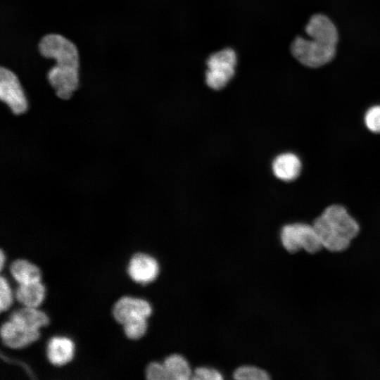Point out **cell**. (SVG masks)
I'll use <instances>...</instances> for the list:
<instances>
[{"label": "cell", "instance_id": "cell-1", "mask_svg": "<svg viewBox=\"0 0 380 380\" xmlns=\"http://www.w3.org/2000/svg\"><path fill=\"white\" fill-rule=\"evenodd\" d=\"M40 54L53 58L56 64L47 72V79L56 95L68 99L79 84V54L76 46L58 34H48L39 43Z\"/></svg>", "mask_w": 380, "mask_h": 380}, {"label": "cell", "instance_id": "cell-2", "mask_svg": "<svg viewBox=\"0 0 380 380\" xmlns=\"http://www.w3.org/2000/svg\"><path fill=\"white\" fill-rule=\"evenodd\" d=\"M312 225L323 248L332 253L346 251L360 231L356 220L345 207L338 204L327 207Z\"/></svg>", "mask_w": 380, "mask_h": 380}, {"label": "cell", "instance_id": "cell-3", "mask_svg": "<svg viewBox=\"0 0 380 380\" xmlns=\"http://www.w3.org/2000/svg\"><path fill=\"white\" fill-rule=\"evenodd\" d=\"M283 247L290 253L304 250L315 254L323 249L319 238L312 224L296 222L284 225L280 234Z\"/></svg>", "mask_w": 380, "mask_h": 380}, {"label": "cell", "instance_id": "cell-4", "mask_svg": "<svg viewBox=\"0 0 380 380\" xmlns=\"http://www.w3.org/2000/svg\"><path fill=\"white\" fill-rule=\"evenodd\" d=\"M206 64V84L215 90H220L227 85L234 75L236 56L232 49H224L212 54Z\"/></svg>", "mask_w": 380, "mask_h": 380}, {"label": "cell", "instance_id": "cell-5", "mask_svg": "<svg viewBox=\"0 0 380 380\" xmlns=\"http://www.w3.org/2000/svg\"><path fill=\"white\" fill-rule=\"evenodd\" d=\"M291 53L303 65L318 68L332 60L336 53V46L298 37L292 43Z\"/></svg>", "mask_w": 380, "mask_h": 380}, {"label": "cell", "instance_id": "cell-6", "mask_svg": "<svg viewBox=\"0 0 380 380\" xmlns=\"http://www.w3.org/2000/svg\"><path fill=\"white\" fill-rule=\"evenodd\" d=\"M0 99L15 115L24 113L27 101L17 76L6 68H0Z\"/></svg>", "mask_w": 380, "mask_h": 380}, {"label": "cell", "instance_id": "cell-7", "mask_svg": "<svg viewBox=\"0 0 380 380\" xmlns=\"http://www.w3.org/2000/svg\"><path fill=\"white\" fill-rule=\"evenodd\" d=\"M159 264L153 256L137 253L132 256L127 266V273L135 282L147 284L153 281L159 274Z\"/></svg>", "mask_w": 380, "mask_h": 380}, {"label": "cell", "instance_id": "cell-8", "mask_svg": "<svg viewBox=\"0 0 380 380\" xmlns=\"http://www.w3.org/2000/svg\"><path fill=\"white\" fill-rule=\"evenodd\" d=\"M113 315L117 322L124 324L129 319L144 317L148 318L152 313L150 303L142 298L123 296L113 307Z\"/></svg>", "mask_w": 380, "mask_h": 380}, {"label": "cell", "instance_id": "cell-9", "mask_svg": "<svg viewBox=\"0 0 380 380\" xmlns=\"http://www.w3.org/2000/svg\"><path fill=\"white\" fill-rule=\"evenodd\" d=\"M0 335L4 346L20 349L30 345L40 336L39 330L30 331L18 327L10 319L1 324Z\"/></svg>", "mask_w": 380, "mask_h": 380}, {"label": "cell", "instance_id": "cell-10", "mask_svg": "<svg viewBox=\"0 0 380 380\" xmlns=\"http://www.w3.org/2000/svg\"><path fill=\"white\" fill-rule=\"evenodd\" d=\"M308 35L314 40L336 46L338 32L334 23L327 16L317 14L312 16L305 27Z\"/></svg>", "mask_w": 380, "mask_h": 380}, {"label": "cell", "instance_id": "cell-11", "mask_svg": "<svg viewBox=\"0 0 380 380\" xmlns=\"http://www.w3.org/2000/svg\"><path fill=\"white\" fill-rule=\"evenodd\" d=\"M9 319L18 327L26 330H39L49 324L48 315L34 307L23 306L13 311Z\"/></svg>", "mask_w": 380, "mask_h": 380}, {"label": "cell", "instance_id": "cell-12", "mask_svg": "<svg viewBox=\"0 0 380 380\" xmlns=\"http://www.w3.org/2000/svg\"><path fill=\"white\" fill-rule=\"evenodd\" d=\"M74 353V343L66 336H53L48 341L46 356L50 363L55 366L60 367L70 362Z\"/></svg>", "mask_w": 380, "mask_h": 380}, {"label": "cell", "instance_id": "cell-13", "mask_svg": "<svg viewBox=\"0 0 380 380\" xmlns=\"http://www.w3.org/2000/svg\"><path fill=\"white\" fill-rule=\"evenodd\" d=\"M272 168L276 177L284 182H291L300 175L302 164L296 154L284 153L275 158Z\"/></svg>", "mask_w": 380, "mask_h": 380}, {"label": "cell", "instance_id": "cell-14", "mask_svg": "<svg viewBox=\"0 0 380 380\" xmlns=\"http://www.w3.org/2000/svg\"><path fill=\"white\" fill-rule=\"evenodd\" d=\"M45 287L40 281L19 284L15 297L23 306L37 308L43 302Z\"/></svg>", "mask_w": 380, "mask_h": 380}, {"label": "cell", "instance_id": "cell-15", "mask_svg": "<svg viewBox=\"0 0 380 380\" xmlns=\"http://www.w3.org/2000/svg\"><path fill=\"white\" fill-rule=\"evenodd\" d=\"M9 270L13 279L19 284L40 281L42 277L39 268L25 259H16L13 261Z\"/></svg>", "mask_w": 380, "mask_h": 380}, {"label": "cell", "instance_id": "cell-16", "mask_svg": "<svg viewBox=\"0 0 380 380\" xmlns=\"http://www.w3.org/2000/svg\"><path fill=\"white\" fill-rule=\"evenodd\" d=\"M163 364L170 380L191 379L193 372L187 360L181 355L172 354L167 356Z\"/></svg>", "mask_w": 380, "mask_h": 380}, {"label": "cell", "instance_id": "cell-17", "mask_svg": "<svg viewBox=\"0 0 380 380\" xmlns=\"http://www.w3.org/2000/svg\"><path fill=\"white\" fill-rule=\"evenodd\" d=\"M146 319L144 317H137L126 321L122 324L125 336L132 340L141 338L147 330Z\"/></svg>", "mask_w": 380, "mask_h": 380}, {"label": "cell", "instance_id": "cell-18", "mask_svg": "<svg viewBox=\"0 0 380 380\" xmlns=\"http://www.w3.org/2000/svg\"><path fill=\"white\" fill-rule=\"evenodd\" d=\"M233 376L237 380H267L270 376L267 372L259 367L244 365L235 369Z\"/></svg>", "mask_w": 380, "mask_h": 380}, {"label": "cell", "instance_id": "cell-19", "mask_svg": "<svg viewBox=\"0 0 380 380\" xmlns=\"http://www.w3.org/2000/svg\"><path fill=\"white\" fill-rule=\"evenodd\" d=\"M364 121L370 132L380 134V105L369 108L365 115Z\"/></svg>", "mask_w": 380, "mask_h": 380}, {"label": "cell", "instance_id": "cell-20", "mask_svg": "<svg viewBox=\"0 0 380 380\" xmlns=\"http://www.w3.org/2000/svg\"><path fill=\"white\" fill-rule=\"evenodd\" d=\"M146 377L149 380H170L163 363L152 362L146 369Z\"/></svg>", "mask_w": 380, "mask_h": 380}, {"label": "cell", "instance_id": "cell-21", "mask_svg": "<svg viewBox=\"0 0 380 380\" xmlns=\"http://www.w3.org/2000/svg\"><path fill=\"white\" fill-rule=\"evenodd\" d=\"M191 379L222 380L223 379V376L220 372L214 368L200 367L194 369L192 374Z\"/></svg>", "mask_w": 380, "mask_h": 380}, {"label": "cell", "instance_id": "cell-22", "mask_svg": "<svg viewBox=\"0 0 380 380\" xmlns=\"http://www.w3.org/2000/svg\"><path fill=\"white\" fill-rule=\"evenodd\" d=\"M13 302V295L9 284L3 276L0 277V310H8Z\"/></svg>", "mask_w": 380, "mask_h": 380}, {"label": "cell", "instance_id": "cell-23", "mask_svg": "<svg viewBox=\"0 0 380 380\" xmlns=\"http://www.w3.org/2000/svg\"><path fill=\"white\" fill-rule=\"evenodd\" d=\"M5 255L3 252V250H1L0 251V268L1 270L3 269L4 267V261H5Z\"/></svg>", "mask_w": 380, "mask_h": 380}]
</instances>
